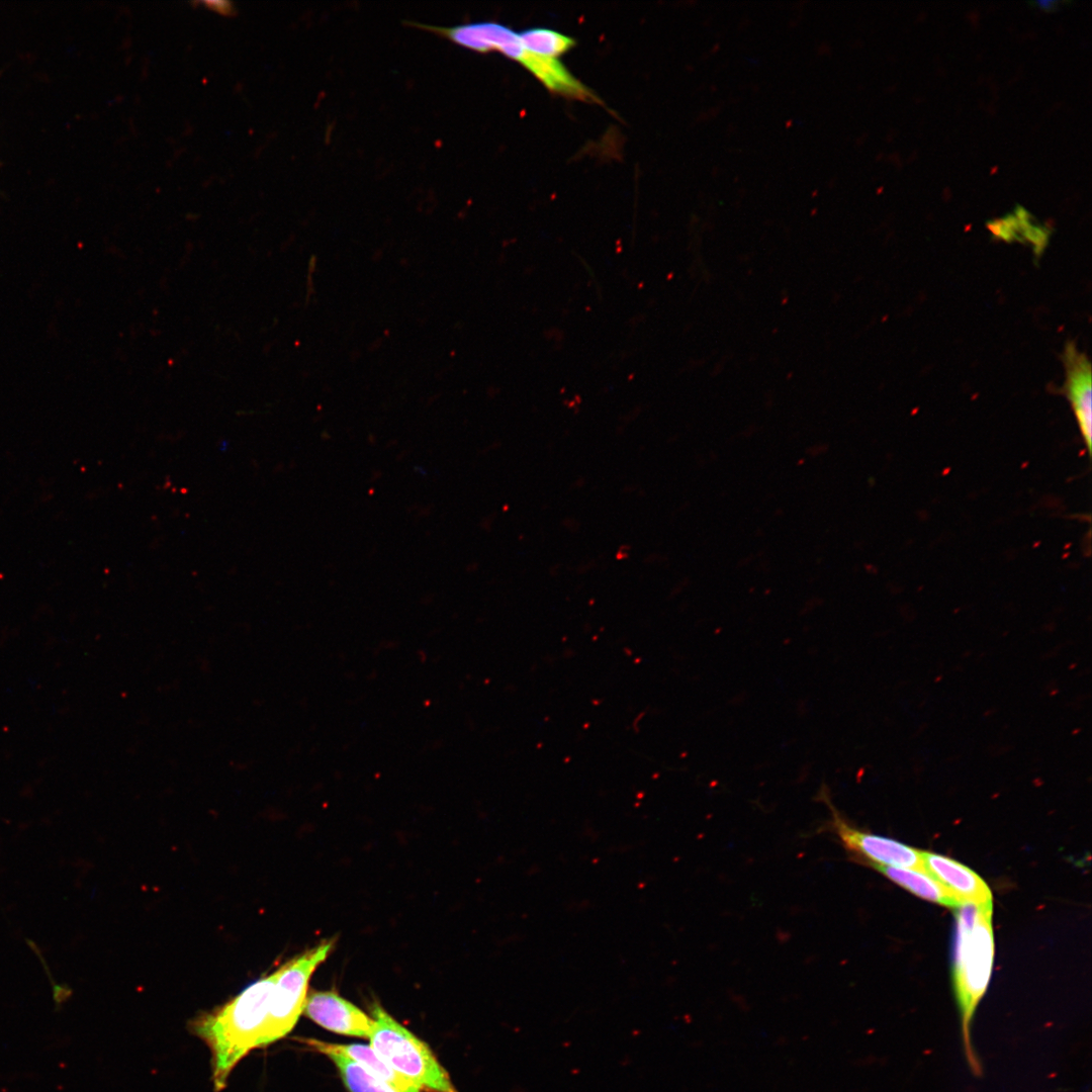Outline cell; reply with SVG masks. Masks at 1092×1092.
I'll list each match as a JSON object with an SVG mask.
<instances>
[{"instance_id":"cell-1","label":"cell","mask_w":1092,"mask_h":1092,"mask_svg":"<svg viewBox=\"0 0 1092 1092\" xmlns=\"http://www.w3.org/2000/svg\"><path fill=\"white\" fill-rule=\"evenodd\" d=\"M278 969L247 986L229 1002L194 1019L192 1032L209 1049L213 1088H225L231 1073L260 1048Z\"/></svg>"},{"instance_id":"cell-2","label":"cell","mask_w":1092,"mask_h":1092,"mask_svg":"<svg viewBox=\"0 0 1092 1092\" xmlns=\"http://www.w3.org/2000/svg\"><path fill=\"white\" fill-rule=\"evenodd\" d=\"M993 907L964 904L957 908L953 988L961 1015L965 1058L975 1076L982 1066L972 1043V1023L985 995L993 966Z\"/></svg>"},{"instance_id":"cell-3","label":"cell","mask_w":1092,"mask_h":1092,"mask_svg":"<svg viewBox=\"0 0 1092 1092\" xmlns=\"http://www.w3.org/2000/svg\"><path fill=\"white\" fill-rule=\"evenodd\" d=\"M374 1021L370 1045L393 1069L418 1086L432 1092H458L448 1073L430 1048L396 1021L378 1003H373Z\"/></svg>"},{"instance_id":"cell-4","label":"cell","mask_w":1092,"mask_h":1092,"mask_svg":"<svg viewBox=\"0 0 1092 1092\" xmlns=\"http://www.w3.org/2000/svg\"><path fill=\"white\" fill-rule=\"evenodd\" d=\"M333 945V940L322 941L278 969L260 1048L279 1040L293 1029L303 1012L310 977L327 960Z\"/></svg>"},{"instance_id":"cell-5","label":"cell","mask_w":1092,"mask_h":1092,"mask_svg":"<svg viewBox=\"0 0 1092 1092\" xmlns=\"http://www.w3.org/2000/svg\"><path fill=\"white\" fill-rule=\"evenodd\" d=\"M830 827L842 846L868 866H890L925 872L921 851L897 840L859 830L833 811Z\"/></svg>"},{"instance_id":"cell-6","label":"cell","mask_w":1092,"mask_h":1092,"mask_svg":"<svg viewBox=\"0 0 1092 1092\" xmlns=\"http://www.w3.org/2000/svg\"><path fill=\"white\" fill-rule=\"evenodd\" d=\"M497 52L520 63L553 93L586 102H600L599 97L560 61L529 52L515 31L504 39Z\"/></svg>"},{"instance_id":"cell-7","label":"cell","mask_w":1092,"mask_h":1092,"mask_svg":"<svg viewBox=\"0 0 1092 1092\" xmlns=\"http://www.w3.org/2000/svg\"><path fill=\"white\" fill-rule=\"evenodd\" d=\"M303 1013L328 1030L361 1038H369L374 1023L372 1017L333 991L308 994Z\"/></svg>"},{"instance_id":"cell-8","label":"cell","mask_w":1092,"mask_h":1092,"mask_svg":"<svg viewBox=\"0 0 1092 1092\" xmlns=\"http://www.w3.org/2000/svg\"><path fill=\"white\" fill-rule=\"evenodd\" d=\"M921 855L925 872L947 889L962 905L993 907L989 887L971 869L941 854L921 851Z\"/></svg>"},{"instance_id":"cell-9","label":"cell","mask_w":1092,"mask_h":1092,"mask_svg":"<svg viewBox=\"0 0 1092 1092\" xmlns=\"http://www.w3.org/2000/svg\"><path fill=\"white\" fill-rule=\"evenodd\" d=\"M1062 360L1066 371L1065 390L1087 449L1092 444V378L1088 357L1073 342L1067 343Z\"/></svg>"},{"instance_id":"cell-10","label":"cell","mask_w":1092,"mask_h":1092,"mask_svg":"<svg viewBox=\"0 0 1092 1092\" xmlns=\"http://www.w3.org/2000/svg\"><path fill=\"white\" fill-rule=\"evenodd\" d=\"M313 1050L328 1049L358 1063L370 1074L397 1092H421V1089L393 1069L377 1052L367 1044H339L314 1038L303 1039Z\"/></svg>"},{"instance_id":"cell-11","label":"cell","mask_w":1092,"mask_h":1092,"mask_svg":"<svg viewBox=\"0 0 1092 1092\" xmlns=\"http://www.w3.org/2000/svg\"><path fill=\"white\" fill-rule=\"evenodd\" d=\"M872 867L920 898L953 908L962 905L947 889L927 873L890 866Z\"/></svg>"},{"instance_id":"cell-12","label":"cell","mask_w":1092,"mask_h":1092,"mask_svg":"<svg viewBox=\"0 0 1092 1092\" xmlns=\"http://www.w3.org/2000/svg\"><path fill=\"white\" fill-rule=\"evenodd\" d=\"M314 1051L331 1059L349 1092H397L350 1058L328 1049Z\"/></svg>"},{"instance_id":"cell-13","label":"cell","mask_w":1092,"mask_h":1092,"mask_svg":"<svg viewBox=\"0 0 1092 1092\" xmlns=\"http://www.w3.org/2000/svg\"><path fill=\"white\" fill-rule=\"evenodd\" d=\"M523 46L536 55L553 58L567 53L575 44V39L548 28H531L519 33Z\"/></svg>"},{"instance_id":"cell-14","label":"cell","mask_w":1092,"mask_h":1092,"mask_svg":"<svg viewBox=\"0 0 1092 1092\" xmlns=\"http://www.w3.org/2000/svg\"><path fill=\"white\" fill-rule=\"evenodd\" d=\"M209 8L216 10L219 13L230 14L233 10L232 4L224 1H211L206 2Z\"/></svg>"},{"instance_id":"cell-15","label":"cell","mask_w":1092,"mask_h":1092,"mask_svg":"<svg viewBox=\"0 0 1092 1092\" xmlns=\"http://www.w3.org/2000/svg\"><path fill=\"white\" fill-rule=\"evenodd\" d=\"M1035 4L1038 5L1040 8L1052 10L1055 7V5L1057 4V2L1056 1H1038Z\"/></svg>"}]
</instances>
